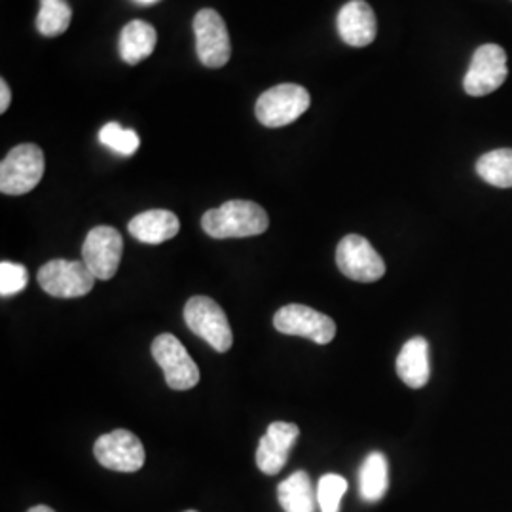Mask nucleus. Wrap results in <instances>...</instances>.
<instances>
[{
  "mask_svg": "<svg viewBox=\"0 0 512 512\" xmlns=\"http://www.w3.org/2000/svg\"><path fill=\"white\" fill-rule=\"evenodd\" d=\"M12 103V92H10V86L6 84V80H0V112L4 114L8 107Z\"/></svg>",
  "mask_w": 512,
  "mask_h": 512,
  "instance_id": "25",
  "label": "nucleus"
},
{
  "mask_svg": "<svg viewBox=\"0 0 512 512\" xmlns=\"http://www.w3.org/2000/svg\"><path fill=\"white\" fill-rule=\"evenodd\" d=\"M95 275L84 262L55 258L38 270V285L55 298L86 296L95 285Z\"/></svg>",
  "mask_w": 512,
  "mask_h": 512,
  "instance_id": "5",
  "label": "nucleus"
},
{
  "mask_svg": "<svg viewBox=\"0 0 512 512\" xmlns=\"http://www.w3.org/2000/svg\"><path fill=\"white\" fill-rule=\"evenodd\" d=\"M156 42H158L156 29L147 21L135 19V21H129L128 25L122 29V35L118 40V52L128 65H137L152 55Z\"/></svg>",
  "mask_w": 512,
  "mask_h": 512,
  "instance_id": "17",
  "label": "nucleus"
},
{
  "mask_svg": "<svg viewBox=\"0 0 512 512\" xmlns=\"http://www.w3.org/2000/svg\"><path fill=\"white\" fill-rule=\"evenodd\" d=\"M73 19V10L67 0H40L37 29L44 37L63 35Z\"/></svg>",
  "mask_w": 512,
  "mask_h": 512,
  "instance_id": "21",
  "label": "nucleus"
},
{
  "mask_svg": "<svg viewBox=\"0 0 512 512\" xmlns=\"http://www.w3.org/2000/svg\"><path fill=\"white\" fill-rule=\"evenodd\" d=\"M348 492V480L340 475H325L317 484V505L321 512H340V501Z\"/></svg>",
  "mask_w": 512,
  "mask_h": 512,
  "instance_id": "23",
  "label": "nucleus"
},
{
  "mask_svg": "<svg viewBox=\"0 0 512 512\" xmlns=\"http://www.w3.org/2000/svg\"><path fill=\"white\" fill-rule=\"evenodd\" d=\"M184 321L188 329L203 338L211 348L226 353L234 344V334L228 317L209 296H194L184 306Z\"/></svg>",
  "mask_w": 512,
  "mask_h": 512,
  "instance_id": "4",
  "label": "nucleus"
},
{
  "mask_svg": "<svg viewBox=\"0 0 512 512\" xmlns=\"http://www.w3.org/2000/svg\"><path fill=\"white\" fill-rule=\"evenodd\" d=\"M274 327L281 334L302 336L319 346H327L336 336V323L329 315L304 304H289L275 313Z\"/></svg>",
  "mask_w": 512,
  "mask_h": 512,
  "instance_id": "9",
  "label": "nucleus"
},
{
  "mask_svg": "<svg viewBox=\"0 0 512 512\" xmlns=\"http://www.w3.org/2000/svg\"><path fill=\"white\" fill-rule=\"evenodd\" d=\"M397 374L412 389H421L429 382V344L425 338L414 336L404 344L397 357Z\"/></svg>",
  "mask_w": 512,
  "mask_h": 512,
  "instance_id": "16",
  "label": "nucleus"
},
{
  "mask_svg": "<svg viewBox=\"0 0 512 512\" xmlns=\"http://www.w3.org/2000/svg\"><path fill=\"white\" fill-rule=\"evenodd\" d=\"M135 2H139V4H154V2H158V0H135Z\"/></svg>",
  "mask_w": 512,
  "mask_h": 512,
  "instance_id": "27",
  "label": "nucleus"
},
{
  "mask_svg": "<svg viewBox=\"0 0 512 512\" xmlns=\"http://www.w3.org/2000/svg\"><path fill=\"white\" fill-rule=\"evenodd\" d=\"M152 357L164 370L165 382L175 391H188L200 382V368L192 361L181 340L173 334H160L152 342Z\"/></svg>",
  "mask_w": 512,
  "mask_h": 512,
  "instance_id": "6",
  "label": "nucleus"
},
{
  "mask_svg": "<svg viewBox=\"0 0 512 512\" xmlns=\"http://www.w3.org/2000/svg\"><path fill=\"white\" fill-rule=\"evenodd\" d=\"M338 35L353 48H365L378 35L376 14L365 0H349L338 12Z\"/></svg>",
  "mask_w": 512,
  "mask_h": 512,
  "instance_id": "14",
  "label": "nucleus"
},
{
  "mask_svg": "<svg viewBox=\"0 0 512 512\" xmlns=\"http://www.w3.org/2000/svg\"><path fill=\"white\" fill-rule=\"evenodd\" d=\"M482 181L497 188H512V148H497L476 162Z\"/></svg>",
  "mask_w": 512,
  "mask_h": 512,
  "instance_id": "20",
  "label": "nucleus"
},
{
  "mask_svg": "<svg viewBox=\"0 0 512 512\" xmlns=\"http://www.w3.org/2000/svg\"><path fill=\"white\" fill-rule=\"evenodd\" d=\"M336 264L340 272L359 283L380 281L385 274V262L368 239L349 234L338 243Z\"/></svg>",
  "mask_w": 512,
  "mask_h": 512,
  "instance_id": "7",
  "label": "nucleus"
},
{
  "mask_svg": "<svg viewBox=\"0 0 512 512\" xmlns=\"http://www.w3.org/2000/svg\"><path fill=\"white\" fill-rule=\"evenodd\" d=\"M93 454L105 469L118 473H137L147 459L143 442L128 429H116L99 437Z\"/></svg>",
  "mask_w": 512,
  "mask_h": 512,
  "instance_id": "8",
  "label": "nucleus"
},
{
  "mask_svg": "<svg viewBox=\"0 0 512 512\" xmlns=\"http://www.w3.org/2000/svg\"><path fill=\"white\" fill-rule=\"evenodd\" d=\"M277 497L285 512H315L317 494L313 492L311 478L306 471H296L285 478L277 488Z\"/></svg>",
  "mask_w": 512,
  "mask_h": 512,
  "instance_id": "18",
  "label": "nucleus"
},
{
  "mask_svg": "<svg viewBox=\"0 0 512 512\" xmlns=\"http://www.w3.org/2000/svg\"><path fill=\"white\" fill-rule=\"evenodd\" d=\"M387 488H389L387 458L382 452H372L359 471V494L368 503H376L384 497Z\"/></svg>",
  "mask_w": 512,
  "mask_h": 512,
  "instance_id": "19",
  "label": "nucleus"
},
{
  "mask_svg": "<svg viewBox=\"0 0 512 512\" xmlns=\"http://www.w3.org/2000/svg\"><path fill=\"white\" fill-rule=\"evenodd\" d=\"M311 97L298 84H279L262 93L256 101L255 114L266 128H283L296 122L310 109Z\"/></svg>",
  "mask_w": 512,
  "mask_h": 512,
  "instance_id": "3",
  "label": "nucleus"
},
{
  "mask_svg": "<svg viewBox=\"0 0 512 512\" xmlns=\"http://www.w3.org/2000/svg\"><path fill=\"white\" fill-rule=\"evenodd\" d=\"M194 37H196V52L205 67L220 69L230 61L232 44L224 19L219 12L205 8L194 18Z\"/></svg>",
  "mask_w": 512,
  "mask_h": 512,
  "instance_id": "10",
  "label": "nucleus"
},
{
  "mask_svg": "<svg viewBox=\"0 0 512 512\" xmlns=\"http://www.w3.org/2000/svg\"><path fill=\"white\" fill-rule=\"evenodd\" d=\"M129 234L141 243L160 245L164 241L175 238L181 230V222L175 213L165 209H152L139 213L129 220Z\"/></svg>",
  "mask_w": 512,
  "mask_h": 512,
  "instance_id": "15",
  "label": "nucleus"
},
{
  "mask_svg": "<svg viewBox=\"0 0 512 512\" xmlns=\"http://www.w3.org/2000/svg\"><path fill=\"white\" fill-rule=\"evenodd\" d=\"M186 512H196V511H186Z\"/></svg>",
  "mask_w": 512,
  "mask_h": 512,
  "instance_id": "28",
  "label": "nucleus"
},
{
  "mask_svg": "<svg viewBox=\"0 0 512 512\" xmlns=\"http://www.w3.org/2000/svg\"><path fill=\"white\" fill-rule=\"evenodd\" d=\"M509 76L507 54L497 44H484L476 50L469 71L465 74L463 88L473 97H482L499 90Z\"/></svg>",
  "mask_w": 512,
  "mask_h": 512,
  "instance_id": "11",
  "label": "nucleus"
},
{
  "mask_svg": "<svg viewBox=\"0 0 512 512\" xmlns=\"http://www.w3.org/2000/svg\"><path fill=\"white\" fill-rule=\"evenodd\" d=\"M99 143L122 156H133L141 147V139H139L137 131L124 129L116 122H109L101 128Z\"/></svg>",
  "mask_w": 512,
  "mask_h": 512,
  "instance_id": "22",
  "label": "nucleus"
},
{
  "mask_svg": "<svg viewBox=\"0 0 512 512\" xmlns=\"http://www.w3.org/2000/svg\"><path fill=\"white\" fill-rule=\"evenodd\" d=\"M268 213L255 202L230 200L203 215L202 228L215 239L251 238L268 230Z\"/></svg>",
  "mask_w": 512,
  "mask_h": 512,
  "instance_id": "1",
  "label": "nucleus"
},
{
  "mask_svg": "<svg viewBox=\"0 0 512 512\" xmlns=\"http://www.w3.org/2000/svg\"><path fill=\"white\" fill-rule=\"evenodd\" d=\"M27 512H55L54 509H50V507H46V505H37V507H33V509H29Z\"/></svg>",
  "mask_w": 512,
  "mask_h": 512,
  "instance_id": "26",
  "label": "nucleus"
},
{
  "mask_svg": "<svg viewBox=\"0 0 512 512\" xmlns=\"http://www.w3.org/2000/svg\"><path fill=\"white\" fill-rule=\"evenodd\" d=\"M44 175V152L31 143L12 148L0 164V192L23 196L37 188Z\"/></svg>",
  "mask_w": 512,
  "mask_h": 512,
  "instance_id": "2",
  "label": "nucleus"
},
{
  "mask_svg": "<svg viewBox=\"0 0 512 512\" xmlns=\"http://www.w3.org/2000/svg\"><path fill=\"white\" fill-rule=\"evenodd\" d=\"M124 253V239L112 226H95L84 239L82 258L97 279H112Z\"/></svg>",
  "mask_w": 512,
  "mask_h": 512,
  "instance_id": "12",
  "label": "nucleus"
},
{
  "mask_svg": "<svg viewBox=\"0 0 512 512\" xmlns=\"http://www.w3.org/2000/svg\"><path fill=\"white\" fill-rule=\"evenodd\" d=\"M27 281H29V274L25 266L8 262V260L0 262V294L4 298L23 291L27 287Z\"/></svg>",
  "mask_w": 512,
  "mask_h": 512,
  "instance_id": "24",
  "label": "nucleus"
},
{
  "mask_svg": "<svg viewBox=\"0 0 512 512\" xmlns=\"http://www.w3.org/2000/svg\"><path fill=\"white\" fill-rule=\"evenodd\" d=\"M300 435V429L296 423L287 421H274L266 435L258 442L256 450V467L264 475L274 476L281 473V469L287 465L289 452L294 442Z\"/></svg>",
  "mask_w": 512,
  "mask_h": 512,
  "instance_id": "13",
  "label": "nucleus"
}]
</instances>
